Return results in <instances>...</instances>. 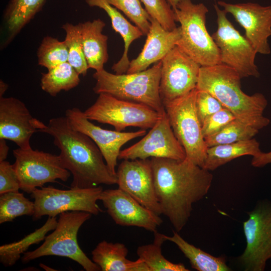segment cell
<instances>
[{
    "mask_svg": "<svg viewBox=\"0 0 271 271\" xmlns=\"http://www.w3.org/2000/svg\"><path fill=\"white\" fill-rule=\"evenodd\" d=\"M150 160L162 214L179 232L190 217L193 204L208 193L213 175L186 158L182 160L160 158Z\"/></svg>",
    "mask_w": 271,
    "mask_h": 271,
    "instance_id": "obj_1",
    "label": "cell"
},
{
    "mask_svg": "<svg viewBox=\"0 0 271 271\" xmlns=\"http://www.w3.org/2000/svg\"><path fill=\"white\" fill-rule=\"evenodd\" d=\"M39 131L53 138L63 167L73 176L71 188L116 184V175L109 169L99 148L86 134L74 129L65 116L50 119Z\"/></svg>",
    "mask_w": 271,
    "mask_h": 271,
    "instance_id": "obj_2",
    "label": "cell"
},
{
    "mask_svg": "<svg viewBox=\"0 0 271 271\" xmlns=\"http://www.w3.org/2000/svg\"><path fill=\"white\" fill-rule=\"evenodd\" d=\"M241 79L234 69L223 64L201 66L196 88L209 92L236 119L259 130L270 122L263 115L267 101L260 93L245 94L241 89Z\"/></svg>",
    "mask_w": 271,
    "mask_h": 271,
    "instance_id": "obj_3",
    "label": "cell"
},
{
    "mask_svg": "<svg viewBox=\"0 0 271 271\" xmlns=\"http://www.w3.org/2000/svg\"><path fill=\"white\" fill-rule=\"evenodd\" d=\"M161 66L160 61L152 67L134 73L113 74L104 69L95 71L93 91L146 105L162 114L165 110L159 93Z\"/></svg>",
    "mask_w": 271,
    "mask_h": 271,
    "instance_id": "obj_4",
    "label": "cell"
},
{
    "mask_svg": "<svg viewBox=\"0 0 271 271\" xmlns=\"http://www.w3.org/2000/svg\"><path fill=\"white\" fill-rule=\"evenodd\" d=\"M173 10L181 32L176 46L201 67L221 64L218 48L206 27V6L181 0Z\"/></svg>",
    "mask_w": 271,
    "mask_h": 271,
    "instance_id": "obj_5",
    "label": "cell"
},
{
    "mask_svg": "<svg viewBox=\"0 0 271 271\" xmlns=\"http://www.w3.org/2000/svg\"><path fill=\"white\" fill-rule=\"evenodd\" d=\"M91 215L90 213L79 211L61 213L54 231L46 236L43 243L38 248L25 252L21 258L22 262L28 263L44 256L56 255L75 261L86 271L101 270L82 251L77 241L80 227Z\"/></svg>",
    "mask_w": 271,
    "mask_h": 271,
    "instance_id": "obj_6",
    "label": "cell"
},
{
    "mask_svg": "<svg viewBox=\"0 0 271 271\" xmlns=\"http://www.w3.org/2000/svg\"><path fill=\"white\" fill-rule=\"evenodd\" d=\"M197 91L196 88L164 106L175 136L185 150L186 158L203 168L208 148L195 107Z\"/></svg>",
    "mask_w": 271,
    "mask_h": 271,
    "instance_id": "obj_7",
    "label": "cell"
},
{
    "mask_svg": "<svg viewBox=\"0 0 271 271\" xmlns=\"http://www.w3.org/2000/svg\"><path fill=\"white\" fill-rule=\"evenodd\" d=\"M98 95L95 102L83 111L84 114L89 120L111 125L117 131L129 126L151 128L163 114L145 104L105 93Z\"/></svg>",
    "mask_w": 271,
    "mask_h": 271,
    "instance_id": "obj_8",
    "label": "cell"
},
{
    "mask_svg": "<svg viewBox=\"0 0 271 271\" xmlns=\"http://www.w3.org/2000/svg\"><path fill=\"white\" fill-rule=\"evenodd\" d=\"M103 189L101 186L61 190L53 186L35 189L31 193L34 199L35 221L42 216L55 217L67 211H79L97 215L102 210L97 204Z\"/></svg>",
    "mask_w": 271,
    "mask_h": 271,
    "instance_id": "obj_9",
    "label": "cell"
},
{
    "mask_svg": "<svg viewBox=\"0 0 271 271\" xmlns=\"http://www.w3.org/2000/svg\"><path fill=\"white\" fill-rule=\"evenodd\" d=\"M217 16V29L212 37L218 48L221 64L234 69L241 78L260 76L255 64L257 53L246 38L233 26L217 4L214 5Z\"/></svg>",
    "mask_w": 271,
    "mask_h": 271,
    "instance_id": "obj_10",
    "label": "cell"
},
{
    "mask_svg": "<svg viewBox=\"0 0 271 271\" xmlns=\"http://www.w3.org/2000/svg\"><path fill=\"white\" fill-rule=\"evenodd\" d=\"M16 161L13 164L18 176L20 189L31 194L37 188L57 179L67 181L71 173L65 169L59 155L34 150L32 148L13 150Z\"/></svg>",
    "mask_w": 271,
    "mask_h": 271,
    "instance_id": "obj_11",
    "label": "cell"
},
{
    "mask_svg": "<svg viewBox=\"0 0 271 271\" xmlns=\"http://www.w3.org/2000/svg\"><path fill=\"white\" fill-rule=\"evenodd\" d=\"M243 222L246 241L239 261L246 271H263L271 259V202L263 201L248 213Z\"/></svg>",
    "mask_w": 271,
    "mask_h": 271,
    "instance_id": "obj_12",
    "label": "cell"
},
{
    "mask_svg": "<svg viewBox=\"0 0 271 271\" xmlns=\"http://www.w3.org/2000/svg\"><path fill=\"white\" fill-rule=\"evenodd\" d=\"M161 62L159 93L163 105L196 88L201 66L176 45Z\"/></svg>",
    "mask_w": 271,
    "mask_h": 271,
    "instance_id": "obj_13",
    "label": "cell"
},
{
    "mask_svg": "<svg viewBox=\"0 0 271 271\" xmlns=\"http://www.w3.org/2000/svg\"><path fill=\"white\" fill-rule=\"evenodd\" d=\"M186 157L185 150L175 136L165 111L142 140L120 151L118 159L160 158L182 160Z\"/></svg>",
    "mask_w": 271,
    "mask_h": 271,
    "instance_id": "obj_14",
    "label": "cell"
},
{
    "mask_svg": "<svg viewBox=\"0 0 271 271\" xmlns=\"http://www.w3.org/2000/svg\"><path fill=\"white\" fill-rule=\"evenodd\" d=\"M72 127L88 136L100 150L109 169L116 175L115 167L120 149L130 140L145 136L146 129L136 131L123 132L102 128L90 121L79 108L73 107L65 111Z\"/></svg>",
    "mask_w": 271,
    "mask_h": 271,
    "instance_id": "obj_15",
    "label": "cell"
},
{
    "mask_svg": "<svg viewBox=\"0 0 271 271\" xmlns=\"http://www.w3.org/2000/svg\"><path fill=\"white\" fill-rule=\"evenodd\" d=\"M116 177L118 188L157 215L162 214L150 159L123 160L116 171Z\"/></svg>",
    "mask_w": 271,
    "mask_h": 271,
    "instance_id": "obj_16",
    "label": "cell"
},
{
    "mask_svg": "<svg viewBox=\"0 0 271 271\" xmlns=\"http://www.w3.org/2000/svg\"><path fill=\"white\" fill-rule=\"evenodd\" d=\"M99 200L117 225L137 226L155 232L163 223L160 215L119 188L103 190Z\"/></svg>",
    "mask_w": 271,
    "mask_h": 271,
    "instance_id": "obj_17",
    "label": "cell"
},
{
    "mask_svg": "<svg viewBox=\"0 0 271 271\" xmlns=\"http://www.w3.org/2000/svg\"><path fill=\"white\" fill-rule=\"evenodd\" d=\"M217 5L231 14L245 30V37L257 53L268 55L270 48L271 5L262 6L252 3L230 4L219 1Z\"/></svg>",
    "mask_w": 271,
    "mask_h": 271,
    "instance_id": "obj_18",
    "label": "cell"
},
{
    "mask_svg": "<svg viewBox=\"0 0 271 271\" xmlns=\"http://www.w3.org/2000/svg\"><path fill=\"white\" fill-rule=\"evenodd\" d=\"M43 123L33 117L20 99L0 97V139L11 141L20 148L30 149L32 135Z\"/></svg>",
    "mask_w": 271,
    "mask_h": 271,
    "instance_id": "obj_19",
    "label": "cell"
},
{
    "mask_svg": "<svg viewBox=\"0 0 271 271\" xmlns=\"http://www.w3.org/2000/svg\"><path fill=\"white\" fill-rule=\"evenodd\" d=\"M150 21L151 26L144 47L138 57L130 61L126 73L144 71L152 64L161 61L181 37L180 26L172 31H167L152 18Z\"/></svg>",
    "mask_w": 271,
    "mask_h": 271,
    "instance_id": "obj_20",
    "label": "cell"
},
{
    "mask_svg": "<svg viewBox=\"0 0 271 271\" xmlns=\"http://www.w3.org/2000/svg\"><path fill=\"white\" fill-rule=\"evenodd\" d=\"M128 249L123 243L100 242L92 251V258L102 271H150L140 258L128 259Z\"/></svg>",
    "mask_w": 271,
    "mask_h": 271,
    "instance_id": "obj_21",
    "label": "cell"
},
{
    "mask_svg": "<svg viewBox=\"0 0 271 271\" xmlns=\"http://www.w3.org/2000/svg\"><path fill=\"white\" fill-rule=\"evenodd\" d=\"M84 55L89 68L98 71L107 62L108 37L102 33L105 26L100 19L80 23Z\"/></svg>",
    "mask_w": 271,
    "mask_h": 271,
    "instance_id": "obj_22",
    "label": "cell"
},
{
    "mask_svg": "<svg viewBox=\"0 0 271 271\" xmlns=\"http://www.w3.org/2000/svg\"><path fill=\"white\" fill-rule=\"evenodd\" d=\"M91 7H98L103 10L109 17L112 27L121 36L124 42V51L119 60L112 66L115 74L126 73L130 64L128 57V49L132 42L140 38L144 34L136 26L130 24L115 8L106 0H85Z\"/></svg>",
    "mask_w": 271,
    "mask_h": 271,
    "instance_id": "obj_23",
    "label": "cell"
},
{
    "mask_svg": "<svg viewBox=\"0 0 271 271\" xmlns=\"http://www.w3.org/2000/svg\"><path fill=\"white\" fill-rule=\"evenodd\" d=\"M46 0H10L3 14L6 36L3 46L15 38L42 9Z\"/></svg>",
    "mask_w": 271,
    "mask_h": 271,
    "instance_id": "obj_24",
    "label": "cell"
},
{
    "mask_svg": "<svg viewBox=\"0 0 271 271\" xmlns=\"http://www.w3.org/2000/svg\"><path fill=\"white\" fill-rule=\"evenodd\" d=\"M261 152L259 143L253 138L214 146L208 148L203 168L209 171H213L237 158L246 155L255 157Z\"/></svg>",
    "mask_w": 271,
    "mask_h": 271,
    "instance_id": "obj_25",
    "label": "cell"
},
{
    "mask_svg": "<svg viewBox=\"0 0 271 271\" xmlns=\"http://www.w3.org/2000/svg\"><path fill=\"white\" fill-rule=\"evenodd\" d=\"M166 241L174 243L189 259L191 267L198 271H229L230 268L222 256L215 257L190 244L177 232L172 236L164 234Z\"/></svg>",
    "mask_w": 271,
    "mask_h": 271,
    "instance_id": "obj_26",
    "label": "cell"
},
{
    "mask_svg": "<svg viewBox=\"0 0 271 271\" xmlns=\"http://www.w3.org/2000/svg\"><path fill=\"white\" fill-rule=\"evenodd\" d=\"M56 217H49L40 228L27 235L21 240L0 246V262L6 267L14 265L29 247L44 240L46 234L55 229L57 225Z\"/></svg>",
    "mask_w": 271,
    "mask_h": 271,
    "instance_id": "obj_27",
    "label": "cell"
},
{
    "mask_svg": "<svg viewBox=\"0 0 271 271\" xmlns=\"http://www.w3.org/2000/svg\"><path fill=\"white\" fill-rule=\"evenodd\" d=\"M80 74L68 62H66L48 70L42 74V89L51 96H55L62 90L68 91L76 87L80 83Z\"/></svg>",
    "mask_w": 271,
    "mask_h": 271,
    "instance_id": "obj_28",
    "label": "cell"
},
{
    "mask_svg": "<svg viewBox=\"0 0 271 271\" xmlns=\"http://www.w3.org/2000/svg\"><path fill=\"white\" fill-rule=\"evenodd\" d=\"M166 240L164 234L154 232L152 243L142 245L138 247L137 253L148 266L150 271H188L182 263H174L167 260L162 254V245Z\"/></svg>",
    "mask_w": 271,
    "mask_h": 271,
    "instance_id": "obj_29",
    "label": "cell"
},
{
    "mask_svg": "<svg viewBox=\"0 0 271 271\" xmlns=\"http://www.w3.org/2000/svg\"><path fill=\"white\" fill-rule=\"evenodd\" d=\"M62 28L66 34L64 41L68 49V62L80 75L85 76L89 68L83 51L80 23L77 25L66 23Z\"/></svg>",
    "mask_w": 271,
    "mask_h": 271,
    "instance_id": "obj_30",
    "label": "cell"
},
{
    "mask_svg": "<svg viewBox=\"0 0 271 271\" xmlns=\"http://www.w3.org/2000/svg\"><path fill=\"white\" fill-rule=\"evenodd\" d=\"M34 202L19 191L9 192L0 195V223L12 221L22 215L33 216Z\"/></svg>",
    "mask_w": 271,
    "mask_h": 271,
    "instance_id": "obj_31",
    "label": "cell"
},
{
    "mask_svg": "<svg viewBox=\"0 0 271 271\" xmlns=\"http://www.w3.org/2000/svg\"><path fill=\"white\" fill-rule=\"evenodd\" d=\"M258 131V129L235 118L218 132L204 140L207 148H209L252 139Z\"/></svg>",
    "mask_w": 271,
    "mask_h": 271,
    "instance_id": "obj_32",
    "label": "cell"
},
{
    "mask_svg": "<svg viewBox=\"0 0 271 271\" xmlns=\"http://www.w3.org/2000/svg\"><path fill=\"white\" fill-rule=\"evenodd\" d=\"M38 61L39 65L48 70L60 64L68 62V52L64 41L51 37H45L37 50Z\"/></svg>",
    "mask_w": 271,
    "mask_h": 271,
    "instance_id": "obj_33",
    "label": "cell"
},
{
    "mask_svg": "<svg viewBox=\"0 0 271 271\" xmlns=\"http://www.w3.org/2000/svg\"><path fill=\"white\" fill-rule=\"evenodd\" d=\"M107 3L122 11L136 26L147 35L151 26V17L145 8H143L140 0H106Z\"/></svg>",
    "mask_w": 271,
    "mask_h": 271,
    "instance_id": "obj_34",
    "label": "cell"
},
{
    "mask_svg": "<svg viewBox=\"0 0 271 271\" xmlns=\"http://www.w3.org/2000/svg\"><path fill=\"white\" fill-rule=\"evenodd\" d=\"M150 17L167 31L177 28L174 10L166 0H140Z\"/></svg>",
    "mask_w": 271,
    "mask_h": 271,
    "instance_id": "obj_35",
    "label": "cell"
},
{
    "mask_svg": "<svg viewBox=\"0 0 271 271\" xmlns=\"http://www.w3.org/2000/svg\"><path fill=\"white\" fill-rule=\"evenodd\" d=\"M197 90L195 107L202 125L207 117L224 107L217 99L209 92Z\"/></svg>",
    "mask_w": 271,
    "mask_h": 271,
    "instance_id": "obj_36",
    "label": "cell"
},
{
    "mask_svg": "<svg viewBox=\"0 0 271 271\" xmlns=\"http://www.w3.org/2000/svg\"><path fill=\"white\" fill-rule=\"evenodd\" d=\"M235 118L233 114L225 108L213 113L207 117L202 124V132L204 138L217 133Z\"/></svg>",
    "mask_w": 271,
    "mask_h": 271,
    "instance_id": "obj_37",
    "label": "cell"
},
{
    "mask_svg": "<svg viewBox=\"0 0 271 271\" xmlns=\"http://www.w3.org/2000/svg\"><path fill=\"white\" fill-rule=\"evenodd\" d=\"M19 189L20 182L13 164L6 160L0 162V194Z\"/></svg>",
    "mask_w": 271,
    "mask_h": 271,
    "instance_id": "obj_38",
    "label": "cell"
},
{
    "mask_svg": "<svg viewBox=\"0 0 271 271\" xmlns=\"http://www.w3.org/2000/svg\"><path fill=\"white\" fill-rule=\"evenodd\" d=\"M271 163V151L261 152L258 155L253 157L251 164L254 167L260 168Z\"/></svg>",
    "mask_w": 271,
    "mask_h": 271,
    "instance_id": "obj_39",
    "label": "cell"
},
{
    "mask_svg": "<svg viewBox=\"0 0 271 271\" xmlns=\"http://www.w3.org/2000/svg\"><path fill=\"white\" fill-rule=\"evenodd\" d=\"M9 147L6 143V140L0 139V162L6 160Z\"/></svg>",
    "mask_w": 271,
    "mask_h": 271,
    "instance_id": "obj_40",
    "label": "cell"
},
{
    "mask_svg": "<svg viewBox=\"0 0 271 271\" xmlns=\"http://www.w3.org/2000/svg\"><path fill=\"white\" fill-rule=\"evenodd\" d=\"M8 88V85L3 81L1 80L0 81V97H3L4 93L6 91Z\"/></svg>",
    "mask_w": 271,
    "mask_h": 271,
    "instance_id": "obj_41",
    "label": "cell"
},
{
    "mask_svg": "<svg viewBox=\"0 0 271 271\" xmlns=\"http://www.w3.org/2000/svg\"><path fill=\"white\" fill-rule=\"evenodd\" d=\"M166 1L168 3V4L171 6V7L173 9L176 8L177 4L181 0H166Z\"/></svg>",
    "mask_w": 271,
    "mask_h": 271,
    "instance_id": "obj_42",
    "label": "cell"
}]
</instances>
